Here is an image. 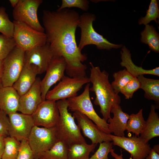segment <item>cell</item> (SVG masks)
Listing matches in <instances>:
<instances>
[{
	"instance_id": "1",
	"label": "cell",
	"mask_w": 159,
	"mask_h": 159,
	"mask_svg": "<svg viewBox=\"0 0 159 159\" xmlns=\"http://www.w3.org/2000/svg\"><path fill=\"white\" fill-rule=\"evenodd\" d=\"M80 15L75 10L43 11L42 20L47 42L54 56L63 57L66 62L65 71L71 77H86L87 66L82 62L87 55L78 48L75 38Z\"/></svg>"
},
{
	"instance_id": "39",
	"label": "cell",
	"mask_w": 159,
	"mask_h": 159,
	"mask_svg": "<svg viewBox=\"0 0 159 159\" xmlns=\"http://www.w3.org/2000/svg\"><path fill=\"white\" fill-rule=\"evenodd\" d=\"M4 137H0V158H1L4 147Z\"/></svg>"
},
{
	"instance_id": "14",
	"label": "cell",
	"mask_w": 159,
	"mask_h": 159,
	"mask_svg": "<svg viewBox=\"0 0 159 159\" xmlns=\"http://www.w3.org/2000/svg\"><path fill=\"white\" fill-rule=\"evenodd\" d=\"M66 62L61 56H54L46 71L44 78L41 81V90L43 100L50 88L57 82L60 81L64 76Z\"/></svg>"
},
{
	"instance_id": "23",
	"label": "cell",
	"mask_w": 159,
	"mask_h": 159,
	"mask_svg": "<svg viewBox=\"0 0 159 159\" xmlns=\"http://www.w3.org/2000/svg\"><path fill=\"white\" fill-rule=\"evenodd\" d=\"M140 85V89L145 92L144 97L154 100L158 105L159 104V80L148 78L143 75L138 77Z\"/></svg>"
},
{
	"instance_id": "11",
	"label": "cell",
	"mask_w": 159,
	"mask_h": 159,
	"mask_svg": "<svg viewBox=\"0 0 159 159\" xmlns=\"http://www.w3.org/2000/svg\"><path fill=\"white\" fill-rule=\"evenodd\" d=\"M109 136L113 145L120 147L130 154V159H144L151 149L148 143L140 136L119 137L111 134Z\"/></svg>"
},
{
	"instance_id": "37",
	"label": "cell",
	"mask_w": 159,
	"mask_h": 159,
	"mask_svg": "<svg viewBox=\"0 0 159 159\" xmlns=\"http://www.w3.org/2000/svg\"><path fill=\"white\" fill-rule=\"evenodd\" d=\"M10 121L8 115L0 110V135L4 137L9 136Z\"/></svg>"
},
{
	"instance_id": "40",
	"label": "cell",
	"mask_w": 159,
	"mask_h": 159,
	"mask_svg": "<svg viewBox=\"0 0 159 159\" xmlns=\"http://www.w3.org/2000/svg\"><path fill=\"white\" fill-rule=\"evenodd\" d=\"M110 154L115 159H124L122 156L123 155L121 152V154L120 155H119L114 152V150L112 149L110 152Z\"/></svg>"
},
{
	"instance_id": "4",
	"label": "cell",
	"mask_w": 159,
	"mask_h": 159,
	"mask_svg": "<svg viewBox=\"0 0 159 159\" xmlns=\"http://www.w3.org/2000/svg\"><path fill=\"white\" fill-rule=\"evenodd\" d=\"M96 19L95 15L89 12L84 13L80 17L78 25L81 29V37L78 45L81 51L86 46L93 44L100 50H110L112 49H118L122 47V44L110 43L102 35L97 33L93 26V23Z\"/></svg>"
},
{
	"instance_id": "6",
	"label": "cell",
	"mask_w": 159,
	"mask_h": 159,
	"mask_svg": "<svg viewBox=\"0 0 159 159\" xmlns=\"http://www.w3.org/2000/svg\"><path fill=\"white\" fill-rule=\"evenodd\" d=\"M13 38L16 46L25 52L47 42L46 34L38 31L21 22L14 21Z\"/></svg>"
},
{
	"instance_id": "45",
	"label": "cell",
	"mask_w": 159,
	"mask_h": 159,
	"mask_svg": "<svg viewBox=\"0 0 159 159\" xmlns=\"http://www.w3.org/2000/svg\"><path fill=\"white\" fill-rule=\"evenodd\" d=\"M0 137H2V136H1V135H0Z\"/></svg>"
},
{
	"instance_id": "47",
	"label": "cell",
	"mask_w": 159,
	"mask_h": 159,
	"mask_svg": "<svg viewBox=\"0 0 159 159\" xmlns=\"http://www.w3.org/2000/svg\"><path fill=\"white\" fill-rule=\"evenodd\" d=\"M0 159H1V158H0Z\"/></svg>"
},
{
	"instance_id": "34",
	"label": "cell",
	"mask_w": 159,
	"mask_h": 159,
	"mask_svg": "<svg viewBox=\"0 0 159 159\" xmlns=\"http://www.w3.org/2000/svg\"><path fill=\"white\" fill-rule=\"evenodd\" d=\"M112 142L107 141L100 143L98 148L89 159H105L112 149Z\"/></svg>"
},
{
	"instance_id": "31",
	"label": "cell",
	"mask_w": 159,
	"mask_h": 159,
	"mask_svg": "<svg viewBox=\"0 0 159 159\" xmlns=\"http://www.w3.org/2000/svg\"><path fill=\"white\" fill-rule=\"evenodd\" d=\"M159 18V8L157 0H151L146 14L144 17H142L138 20L139 25L148 24L151 21H154L157 22V19Z\"/></svg>"
},
{
	"instance_id": "44",
	"label": "cell",
	"mask_w": 159,
	"mask_h": 159,
	"mask_svg": "<svg viewBox=\"0 0 159 159\" xmlns=\"http://www.w3.org/2000/svg\"><path fill=\"white\" fill-rule=\"evenodd\" d=\"M2 87H3V86H2V83H1V80H0V89Z\"/></svg>"
},
{
	"instance_id": "3",
	"label": "cell",
	"mask_w": 159,
	"mask_h": 159,
	"mask_svg": "<svg viewBox=\"0 0 159 159\" xmlns=\"http://www.w3.org/2000/svg\"><path fill=\"white\" fill-rule=\"evenodd\" d=\"M56 102L59 114L55 126L58 139L61 140L68 147L76 143H86L74 117L68 111L67 99L59 100Z\"/></svg>"
},
{
	"instance_id": "15",
	"label": "cell",
	"mask_w": 159,
	"mask_h": 159,
	"mask_svg": "<svg viewBox=\"0 0 159 159\" xmlns=\"http://www.w3.org/2000/svg\"><path fill=\"white\" fill-rule=\"evenodd\" d=\"M54 56L49 44L47 43L25 52L24 64L35 65L39 74H42L46 72Z\"/></svg>"
},
{
	"instance_id": "38",
	"label": "cell",
	"mask_w": 159,
	"mask_h": 159,
	"mask_svg": "<svg viewBox=\"0 0 159 159\" xmlns=\"http://www.w3.org/2000/svg\"><path fill=\"white\" fill-rule=\"evenodd\" d=\"M144 159H159V153L151 148L150 153Z\"/></svg>"
},
{
	"instance_id": "32",
	"label": "cell",
	"mask_w": 159,
	"mask_h": 159,
	"mask_svg": "<svg viewBox=\"0 0 159 159\" xmlns=\"http://www.w3.org/2000/svg\"><path fill=\"white\" fill-rule=\"evenodd\" d=\"M16 47L13 37L0 34V60H3Z\"/></svg>"
},
{
	"instance_id": "10",
	"label": "cell",
	"mask_w": 159,
	"mask_h": 159,
	"mask_svg": "<svg viewBox=\"0 0 159 159\" xmlns=\"http://www.w3.org/2000/svg\"><path fill=\"white\" fill-rule=\"evenodd\" d=\"M57 140L55 127L47 128L34 125L28 139L34 159L51 148Z\"/></svg>"
},
{
	"instance_id": "22",
	"label": "cell",
	"mask_w": 159,
	"mask_h": 159,
	"mask_svg": "<svg viewBox=\"0 0 159 159\" xmlns=\"http://www.w3.org/2000/svg\"><path fill=\"white\" fill-rule=\"evenodd\" d=\"M157 106L151 105L145 127L140 134V137L146 142L152 138L159 136V117L156 111Z\"/></svg>"
},
{
	"instance_id": "16",
	"label": "cell",
	"mask_w": 159,
	"mask_h": 159,
	"mask_svg": "<svg viewBox=\"0 0 159 159\" xmlns=\"http://www.w3.org/2000/svg\"><path fill=\"white\" fill-rule=\"evenodd\" d=\"M73 116L83 135L89 139L92 143L97 144L104 141H112L109 136L101 130L92 120L85 115L78 112H74Z\"/></svg>"
},
{
	"instance_id": "43",
	"label": "cell",
	"mask_w": 159,
	"mask_h": 159,
	"mask_svg": "<svg viewBox=\"0 0 159 159\" xmlns=\"http://www.w3.org/2000/svg\"><path fill=\"white\" fill-rule=\"evenodd\" d=\"M153 149L157 152L159 153V145H155Z\"/></svg>"
},
{
	"instance_id": "20",
	"label": "cell",
	"mask_w": 159,
	"mask_h": 159,
	"mask_svg": "<svg viewBox=\"0 0 159 159\" xmlns=\"http://www.w3.org/2000/svg\"><path fill=\"white\" fill-rule=\"evenodd\" d=\"M20 96L12 86L0 89V110L7 115L17 112Z\"/></svg>"
},
{
	"instance_id": "2",
	"label": "cell",
	"mask_w": 159,
	"mask_h": 159,
	"mask_svg": "<svg viewBox=\"0 0 159 159\" xmlns=\"http://www.w3.org/2000/svg\"><path fill=\"white\" fill-rule=\"evenodd\" d=\"M90 64L91 67L89 78L92 84L90 90L95 93V98L94 103L99 106L102 118L107 121L111 117L112 107L120 103V97L114 92L109 80L108 73L105 70L101 71L99 67L94 66L91 62Z\"/></svg>"
},
{
	"instance_id": "12",
	"label": "cell",
	"mask_w": 159,
	"mask_h": 159,
	"mask_svg": "<svg viewBox=\"0 0 159 159\" xmlns=\"http://www.w3.org/2000/svg\"><path fill=\"white\" fill-rule=\"evenodd\" d=\"M31 115L35 125L47 128L55 127L59 116L56 101H43Z\"/></svg>"
},
{
	"instance_id": "13",
	"label": "cell",
	"mask_w": 159,
	"mask_h": 159,
	"mask_svg": "<svg viewBox=\"0 0 159 159\" xmlns=\"http://www.w3.org/2000/svg\"><path fill=\"white\" fill-rule=\"evenodd\" d=\"M10 121L9 136L21 142L28 140L34 125L31 115L17 112L8 115Z\"/></svg>"
},
{
	"instance_id": "35",
	"label": "cell",
	"mask_w": 159,
	"mask_h": 159,
	"mask_svg": "<svg viewBox=\"0 0 159 159\" xmlns=\"http://www.w3.org/2000/svg\"><path fill=\"white\" fill-rule=\"evenodd\" d=\"M140 85L137 77H134L122 89L120 93L127 99L132 98L134 93L140 89Z\"/></svg>"
},
{
	"instance_id": "9",
	"label": "cell",
	"mask_w": 159,
	"mask_h": 159,
	"mask_svg": "<svg viewBox=\"0 0 159 159\" xmlns=\"http://www.w3.org/2000/svg\"><path fill=\"white\" fill-rule=\"evenodd\" d=\"M25 52L16 47L3 60V87L12 86L24 65Z\"/></svg>"
},
{
	"instance_id": "17",
	"label": "cell",
	"mask_w": 159,
	"mask_h": 159,
	"mask_svg": "<svg viewBox=\"0 0 159 159\" xmlns=\"http://www.w3.org/2000/svg\"><path fill=\"white\" fill-rule=\"evenodd\" d=\"M41 81L39 78H37L30 89L20 96L18 111L23 114L32 115L43 101L41 95Z\"/></svg>"
},
{
	"instance_id": "41",
	"label": "cell",
	"mask_w": 159,
	"mask_h": 159,
	"mask_svg": "<svg viewBox=\"0 0 159 159\" xmlns=\"http://www.w3.org/2000/svg\"><path fill=\"white\" fill-rule=\"evenodd\" d=\"M4 70L3 60H0V80L2 76Z\"/></svg>"
},
{
	"instance_id": "36",
	"label": "cell",
	"mask_w": 159,
	"mask_h": 159,
	"mask_svg": "<svg viewBox=\"0 0 159 159\" xmlns=\"http://www.w3.org/2000/svg\"><path fill=\"white\" fill-rule=\"evenodd\" d=\"M16 159H34V154L28 140L20 142V144Z\"/></svg>"
},
{
	"instance_id": "25",
	"label": "cell",
	"mask_w": 159,
	"mask_h": 159,
	"mask_svg": "<svg viewBox=\"0 0 159 159\" xmlns=\"http://www.w3.org/2000/svg\"><path fill=\"white\" fill-rule=\"evenodd\" d=\"M140 34L142 42L148 44L151 50L156 53L159 52V34L153 25H145Z\"/></svg>"
},
{
	"instance_id": "26",
	"label": "cell",
	"mask_w": 159,
	"mask_h": 159,
	"mask_svg": "<svg viewBox=\"0 0 159 159\" xmlns=\"http://www.w3.org/2000/svg\"><path fill=\"white\" fill-rule=\"evenodd\" d=\"M68 147L58 139L48 150L40 155L37 159H67Z\"/></svg>"
},
{
	"instance_id": "19",
	"label": "cell",
	"mask_w": 159,
	"mask_h": 159,
	"mask_svg": "<svg viewBox=\"0 0 159 159\" xmlns=\"http://www.w3.org/2000/svg\"><path fill=\"white\" fill-rule=\"evenodd\" d=\"M38 74V69L35 65L24 64L18 78L12 87L20 96L22 95L32 87Z\"/></svg>"
},
{
	"instance_id": "5",
	"label": "cell",
	"mask_w": 159,
	"mask_h": 159,
	"mask_svg": "<svg viewBox=\"0 0 159 159\" xmlns=\"http://www.w3.org/2000/svg\"><path fill=\"white\" fill-rule=\"evenodd\" d=\"M90 83L87 84L83 92L80 95L67 99L68 109L72 112L78 111L92 120L102 131L111 134L108 123L95 112L91 100Z\"/></svg>"
},
{
	"instance_id": "33",
	"label": "cell",
	"mask_w": 159,
	"mask_h": 159,
	"mask_svg": "<svg viewBox=\"0 0 159 159\" xmlns=\"http://www.w3.org/2000/svg\"><path fill=\"white\" fill-rule=\"evenodd\" d=\"M90 1L87 0H62L61 6L57 10L74 7L87 11L89 8Z\"/></svg>"
},
{
	"instance_id": "24",
	"label": "cell",
	"mask_w": 159,
	"mask_h": 159,
	"mask_svg": "<svg viewBox=\"0 0 159 159\" xmlns=\"http://www.w3.org/2000/svg\"><path fill=\"white\" fill-rule=\"evenodd\" d=\"M97 145L86 142L72 145L68 147L67 159H89L90 153L93 151Z\"/></svg>"
},
{
	"instance_id": "27",
	"label": "cell",
	"mask_w": 159,
	"mask_h": 159,
	"mask_svg": "<svg viewBox=\"0 0 159 159\" xmlns=\"http://www.w3.org/2000/svg\"><path fill=\"white\" fill-rule=\"evenodd\" d=\"M145 123L142 109L137 113H132L130 115L126 126L127 132H132L135 134V136L139 137L145 127Z\"/></svg>"
},
{
	"instance_id": "29",
	"label": "cell",
	"mask_w": 159,
	"mask_h": 159,
	"mask_svg": "<svg viewBox=\"0 0 159 159\" xmlns=\"http://www.w3.org/2000/svg\"><path fill=\"white\" fill-rule=\"evenodd\" d=\"M113 76L114 80L111 85L117 94H118L122 88L134 77L125 69L114 72Z\"/></svg>"
},
{
	"instance_id": "7",
	"label": "cell",
	"mask_w": 159,
	"mask_h": 159,
	"mask_svg": "<svg viewBox=\"0 0 159 159\" xmlns=\"http://www.w3.org/2000/svg\"><path fill=\"white\" fill-rule=\"evenodd\" d=\"M90 82L89 78L87 76L71 77L64 75L57 85L49 91L45 100L56 101L76 96L83 86Z\"/></svg>"
},
{
	"instance_id": "21",
	"label": "cell",
	"mask_w": 159,
	"mask_h": 159,
	"mask_svg": "<svg viewBox=\"0 0 159 159\" xmlns=\"http://www.w3.org/2000/svg\"><path fill=\"white\" fill-rule=\"evenodd\" d=\"M121 61V66L125 69L134 77H138L140 75L151 74L159 76V67L150 69H145L141 67L134 64L131 59L130 50L125 46H122L120 51Z\"/></svg>"
},
{
	"instance_id": "8",
	"label": "cell",
	"mask_w": 159,
	"mask_h": 159,
	"mask_svg": "<svg viewBox=\"0 0 159 159\" xmlns=\"http://www.w3.org/2000/svg\"><path fill=\"white\" fill-rule=\"evenodd\" d=\"M42 0H19L13 10L14 21L24 23L34 29L44 32V29L40 24L37 11Z\"/></svg>"
},
{
	"instance_id": "30",
	"label": "cell",
	"mask_w": 159,
	"mask_h": 159,
	"mask_svg": "<svg viewBox=\"0 0 159 159\" xmlns=\"http://www.w3.org/2000/svg\"><path fill=\"white\" fill-rule=\"evenodd\" d=\"M14 25L6 12V9L0 7V32L3 34L13 37Z\"/></svg>"
},
{
	"instance_id": "46",
	"label": "cell",
	"mask_w": 159,
	"mask_h": 159,
	"mask_svg": "<svg viewBox=\"0 0 159 159\" xmlns=\"http://www.w3.org/2000/svg\"><path fill=\"white\" fill-rule=\"evenodd\" d=\"M105 159H108V158H106Z\"/></svg>"
},
{
	"instance_id": "28",
	"label": "cell",
	"mask_w": 159,
	"mask_h": 159,
	"mask_svg": "<svg viewBox=\"0 0 159 159\" xmlns=\"http://www.w3.org/2000/svg\"><path fill=\"white\" fill-rule=\"evenodd\" d=\"M4 147L2 159H16L20 144L15 138L8 136L4 138Z\"/></svg>"
},
{
	"instance_id": "18",
	"label": "cell",
	"mask_w": 159,
	"mask_h": 159,
	"mask_svg": "<svg viewBox=\"0 0 159 159\" xmlns=\"http://www.w3.org/2000/svg\"><path fill=\"white\" fill-rule=\"evenodd\" d=\"M110 112L113 114V117L107 120L110 132L117 137L125 136V131L126 130L130 115L124 112L119 104L114 105L112 107Z\"/></svg>"
},
{
	"instance_id": "42",
	"label": "cell",
	"mask_w": 159,
	"mask_h": 159,
	"mask_svg": "<svg viewBox=\"0 0 159 159\" xmlns=\"http://www.w3.org/2000/svg\"><path fill=\"white\" fill-rule=\"evenodd\" d=\"M19 0H9V1L12 7L14 8L18 4Z\"/></svg>"
}]
</instances>
